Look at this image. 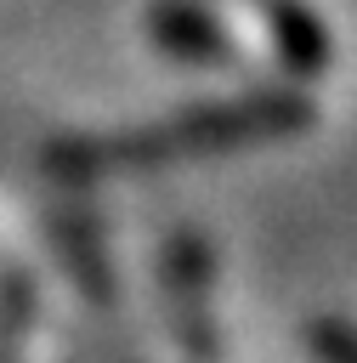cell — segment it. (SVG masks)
Listing matches in <instances>:
<instances>
[{
  "mask_svg": "<svg viewBox=\"0 0 357 363\" xmlns=\"http://www.w3.org/2000/svg\"><path fill=\"white\" fill-rule=\"evenodd\" d=\"M312 119L306 96H244V102H210L193 113H176L153 130H130V136H102V142H62L51 147V164L68 176H91L108 164H159V159H181V153H221V147H244V142H266V136H289Z\"/></svg>",
  "mask_w": 357,
  "mask_h": 363,
  "instance_id": "1",
  "label": "cell"
},
{
  "mask_svg": "<svg viewBox=\"0 0 357 363\" xmlns=\"http://www.w3.org/2000/svg\"><path fill=\"white\" fill-rule=\"evenodd\" d=\"M153 40L164 57H181V62H227L232 57L227 28L193 0H164L153 11Z\"/></svg>",
  "mask_w": 357,
  "mask_h": 363,
  "instance_id": "2",
  "label": "cell"
},
{
  "mask_svg": "<svg viewBox=\"0 0 357 363\" xmlns=\"http://www.w3.org/2000/svg\"><path fill=\"white\" fill-rule=\"evenodd\" d=\"M261 11L272 17V28H278V51H283V62L295 68V74H323V62H329V34H323V23L300 6V0H261Z\"/></svg>",
  "mask_w": 357,
  "mask_h": 363,
  "instance_id": "3",
  "label": "cell"
},
{
  "mask_svg": "<svg viewBox=\"0 0 357 363\" xmlns=\"http://www.w3.org/2000/svg\"><path fill=\"white\" fill-rule=\"evenodd\" d=\"M164 261H170V278L181 284V335H187V346L198 352V357H210V346H215V335H210V323H204V312H198V289H204V278H210V261H204V244L198 238H176L170 250H164Z\"/></svg>",
  "mask_w": 357,
  "mask_h": 363,
  "instance_id": "4",
  "label": "cell"
},
{
  "mask_svg": "<svg viewBox=\"0 0 357 363\" xmlns=\"http://www.w3.org/2000/svg\"><path fill=\"white\" fill-rule=\"evenodd\" d=\"M306 335H312V346H317L323 363H357V329H351V323H340V318H317Z\"/></svg>",
  "mask_w": 357,
  "mask_h": 363,
  "instance_id": "5",
  "label": "cell"
}]
</instances>
